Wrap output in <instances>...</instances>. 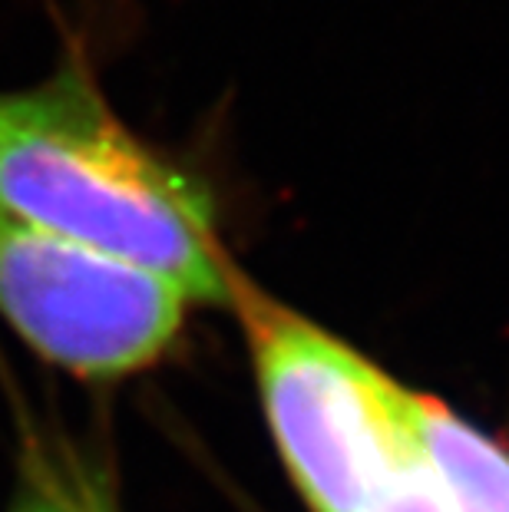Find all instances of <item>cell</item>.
<instances>
[{
	"label": "cell",
	"instance_id": "6da1fadb",
	"mask_svg": "<svg viewBox=\"0 0 509 512\" xmlns=\"http://www.w3.org/2000/svg\"><path fill=\"white\" fill-rule=\"evenodd\" d=\"M0 205L229 308L235 265L209 192L113 113L83 60L0 93Z\"/></svg>",
	"mask_w": 509,
	"mask_h": 512
},
{
	"label": "cell",
	"instance_id": "7a4b0ae2",
	"mask_svg": "<svg viewBox=\"0 0 509 512\" xmlns=\"http://www.w3.org/2000/svg\"><path fill=\"white\" fill-rule=\"evenodd\" d=\"M268 427L314 512H374L420 456L410 390L318 324L232 275Z\"/></svg>",
	"mask_w": 509,
	"mask_h": 512
},
{
	"label": "cell",
	"instance_id": "3957f363",
	"mask_svg": "<svg viewBox=\"0 0 509 512\" xmlns=\"http://www.w3.org/2000/svg\"><path fill=\"white\" fill-rule=\"evenodd\" d=\"M189 304L169 278L0 205V318L47 364L83 380L139 374L172 351Z\"/></svg>",
	"mask_w": 509,
	"mask_h": 512
},
{
	"label": "cell",
	"instance_id": "277c9868",
	"mask_svg": "<svg viewBox=\"0 0 509 512\" xmlns=\"http://www.w3.org/2000/svg\"><path fill=\"white\" fill-rule=\"evenodd\" d=\"M420 453L450 512H509V453L440 400L410 390Z\"/></svg>",
	"mask_w": 509,
	"mask_h": 512
},
{
	"label": "cell",
	"instance_id": "5b68a950",
	"mask_svg": "<svg viewBox=\"0 0 509 512\" xmlns=\"http://www.w3.org/2000/svg\"><path fill=\"white\" fill-rule=\"evenodd\" d=\"M4 512H113V499L77 453L53 440H27Z\"/></svg>",
	"mask_w": 509,
	"mask_h": 512
}]
</instances>
